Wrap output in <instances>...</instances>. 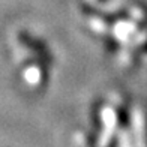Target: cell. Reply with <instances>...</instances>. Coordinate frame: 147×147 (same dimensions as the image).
<instances>
[{
    "mask_svg": "<svg viewBox=\"0 0 147 147\" xmlns=\"http://www.w3.org/2000/svg\"><path fill=\"white\" fill-rule=\"evenodd\" d=\"M123 147H134V143L131 141V138L128 137L126 138V141H125V144H123Z\"/></svg>",
    "mask_w": 147,
    "mask_h": 147,
    "instance_id": "2",
    "label": "cell"
},
{
    "mask_svg": "<svg viewBox=\"0 0 147 147\" xmlns=\"http://www.w3.org/2000/svg\"><path fill=\"white\" fill-rule=\"evenodd\" d=\"M105 147H114V143H111V144H108V146H105Z\"/></svg>",
    "mask_w": 147,
    "mask_h": 147,
    "instance_id": "4",
    "label": "cell"
},
{
    "mask_svg": "<svg viewBox=\"0 0 147 147\" xmlns=\"http://www.w3.org/2000/svg\"><path fill=\"white\" fill-rule=\"evenodd\" d=\"M96 2H99V3H105L107 0H96Z\"/></svg>",
    "mask_w": 147,
    "mask_h": 147,
    "instance_id": "3",
    "label": "cell"
},
{
    "mask_svg": "<svg viewBox=\"0 0 147 147\" xmlns=\"http://www.w3.org/2000/svg\"><path fill=\"white\" fill-rule=\"evenodd\" d=\"M137 143L140 147H147V110L144 105H138L134 111Z\"/></svg>",
    "mask_w": 147,
    "mask_h": 147,
    "instance_id": "1",
    "label": "cell"
}]
</instances>
